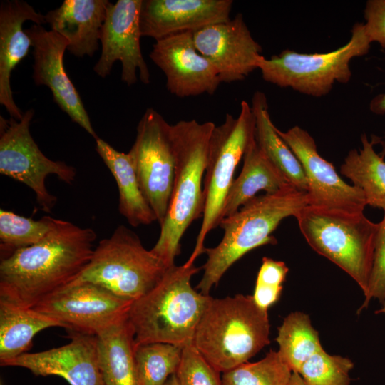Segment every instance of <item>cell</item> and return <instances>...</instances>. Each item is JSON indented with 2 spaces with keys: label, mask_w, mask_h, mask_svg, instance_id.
<instances>
[{
  "label": "cell",
  "mask_w": 385,
  "mask_h": 385,
  "mask_svg": "<svg viewBox=\"0 0 385 385\" xmlns=\"http://www.w3.org/2000/svg\"><path fill=\"white\" fill-rule=\"evenodd\" d=\"M242 158L241 172L234 179L226 197L222 220L237 212L258 192L274 193L292 185L268 158L256 138L250 143Z\"/></svg>",
  "instance_id": "7402d4cb"
},
{
  "label": "cell",
  "mask_w": 385,
  "mask_h": 385,
  "mask_svg": "<svg viewBox=\"0 0 385 385\" xmlns=\"http://www.w3.org/2000/svg\"><path fill=\"white\" fill-rule=\"evenodd\" d=\"M215 126L211 121L195 120L172 125L175 156L173 190L159 237L150 250L168 267L175 265L185 232L194 220L202 217L203 180Z\"/></svg>",
  "instance_id": "7a4b0ae2"
},
{
  "label": "cell",
  "mask_w": 385,
  "mask_h": 385,
  "mask_svg": "<svg viewBox=\"0 0 385 385\" xmlns=\"http://www.w3.org/2000/svg\"><path fill=\"white\" fill-rule=\"evenodd\" d=\"M142 190L162 224L169 206L175 170L172 125L153 108H148L137 126L129 150Z\"/></svg>",
  "instance_id": "8fae6325"
},
{
  "label": "cell",
  "mask_w": 385,
  "mask_h": 385,
  "mask_svg": "<svg viewBox=\"0 0 385 385\" xmlns=\"http://www.w3.org/2000/svg\"><path fill=\"white\" fill-rule=\"evenodd\" d=\"M142 0H118L108 3L101 30V54L93 67L94 71L105 78L113 63L122 65L121 80L128 86L140 81L150 83V73L140 48V13Z\"/></svg>",
  "instance_id": "4fadbf2b"
},
{
  "label": "cell",
  "mask_w": 385,
  "mask_h": 385,
  "mask_svg": "<svg viewBox=\"0 0 385 385\" xmlns=\"http://www.w3.org/2000/svg\"><path fill=\"white\" fill-rule=\"evenodd\" d=\"M96 150L117 183L118 210L133 227L148 225L157 221L156 216L142 190L132 158L128 153L115 150L100 138Z\"/></svg>",
  "instance_id": "603a6c76"
},
{
  "label": "cell",
  "mask_w": 385,
  "mask_h": 385,
  "mask_svg": "<svg viewBox=\"0 0 385 385\" xmlns=\"http://www.w3.org/2000/svg\"><path fill=\"white\" fill-rule=\"evenodd\" d=\"M351 33L346 44L327 53H302L285 49L268 59L262 56L257 69L270 83L314 97L325 96L335 83L349 81L351 59L367 54L370 49L371 42L363 23L355 24Z\"/></svg>",
  "instance_id": "9c48e42d"
},
{
  "label": "cell",
  "mask_w": 385,
  "mask_h": 385,
  "mask_svg": "<svg viewBox=\"0 0 385 385\" xmlns=\"http://www.w3.org/2000/svg\"><path fill=\"white\" fill-rule=\"evenodd\" d=\"M309 245L346 272L366 294L374 262L378 223L364 212L307 205L296 215Z\"/></svg>",
  "instance_id": "8992f818"
},
{
  "label": "cell",
  "mask_w": 385,
  "mask_h": 385,
  "mask_svg": "<svg viewBox=\"0 0 385 385\" xmlns=\"http://www.w3.org/2000/svg\"><path fill=\"white\" fill-rule=\"evenodd\" d=\"M276 130L302 166L308 205L350 212L364 211L366 202L362 191L342 180L332 163L319 155L313 137L307 130L298 125L284 132Z\"/></svg>",
  "instance_id": "5bb4252c"
},
{
  "label": "cell",
  "mask_w": 385,
  "mask_h": 385,
  "mask_svg": "<svg viewBox=\"0 0 385 385\" xmlns=\"http://www.w3.org/2000/svg\"><path fill=\"white\" fill-rule=\"evenodd\" d=\"M63 327L58 321L33 307L0 297V364L31 348L35 335L50 327Z\"/></svg>",
  "instance_id": "cb8c5ba5"
},
{
  "label": "cell",
  "mask_w": 385,
  "mask_h": 385,
  "mask_svg": "<svg viewBox=\"0 0 385 385\" xmlns=\"http://www.w3.org/2000/svg\"><path fill=\"white\" fill-rule=\"evenodd\" d=\"M220 373L200 354L193 343L183 348L175 373L180 385H224Z\"/></svg>",
  "instance_id": "836d02e7"
},
{
  "label": "cell",
  "mask_w": 385,
  "mask_h": 385,
  "mask_svg": "<svg viewBox=\"0 0 385 385\" xmlns=\"http://www.w3.org/2000/svg\"><path fill=\"white\" fill-rule=\"evenodd\" d=\"M31 21L34 24L46 23L45 15L37 12L21 0H9L0 6V103L11 118L20 120L24 113L13 98L10 78L13 70L27 56L32 41L23 29V24Z\"/></svg>",
  "instance_id": "ffe728a7"
},
{
  "label": "cell",
  "mask_w": 385,
  "mask_h": 385,
  "mask_svg": "<svg viewBox=\"0 0 385 385\" xmlns=\"http://www.w3.org/2000/svg\"><path fill=\"white\" fill-rule=\"evenodd\" d=\"M267 310L251 295L211 297L199 322L193 344L218 371L246 363L270 342Z\"/></svg>",
  "instance_id": "5b68a950"
},
{
  "label": "cell",
  "mask_w": 385,
  "mask_h": 385,
  "mask_svg": "<svg viewBox=\"0 0 385 385\" xmlns=\"http://www.w3.org/2000/svg\"><path fill=\"white\" fill-rule=\"evenodd\" d=\"M192 34L197 51L215 67L222 83L242 81L257 69L262 49L241 14Z\"/></svg>",
  "instance_id": "2e32d148"
},
{
  "label": "cell",
  "mask_w": 385,
  "mask_h": 385,
  "mask_svg": "<svg viewBox=\"0 0 385 385\" xmlns=\"http://www.w3.org/2000/svg\"><path fill=\"white\" fill-rule=\"evenodd\" d=\"M34 111L29 109L20 120L0 117V173L31 188L41 210L51 212L57 198L46 186L50 175L72 184L76 168L63 161L46 157L33 139L29 126Z\"/></svg>",
  "instance_id": "30bf717a"
},
{
  "label": "cell",
  "mask_w": 385,
  "mask_h": 385,
  "mask_svg": "<svg viewBox=\"0 0 385 385\" xmlns=\"http://www.w3.org/2000/svg\"><path fill=\"white\" fill-rule=\"evenodd\" d=\"M107 0H65L46 15L51 31L64 37L67 50L78 57L92 56L98 50Z\"/></svg>",
  "instance_id": "44dd1931"
},
{
  "label": "cell",
  "mask_w": 385,
  "mask_h": 385,
  "mask_svg": "<svg viewBox=\"0 0 385 385\" xmlns=\"http://www.w3.org/2000/svg\"><path fill=\"white\" fill-rule=\"evenodd\" d=\"M163 385H180L176 374L171 375Z\"/></svg>",
  "instance_id": "f35d334b"
},
{
  "label": "cell",
  "mask_w": 385,
  "mask_h": 385,
  "mask_svg": "<svg viewBox=\"0 0 385 385\" xmlns=\"http://www.w3.org/2000/svg\"><path fill=\"white\" fill-rule=\"evenodd\" d=\"M364 16L366 35L371 43L376 41L385 48V0H369Z\"/></svg>",
  "instance_id": "d590c367"
},
{
  "label": "cell",
  "mask_w": 385,
  "mask_h": 385,
  "mask_svg": "<svg viewBox=\"0 0 385 385\" xmlns=\"http://www.w3.org/2000/svg\"><path fill=\"white\" fill-rule=\"evenodd\" d=\"M54 219L50 216H43L35 220L1 209V250L9 255L17 249L38 243L49 232Z\"/></svg>",
  "instance_id": "4dcf8cb0"
},
{
  "label": "cell",
  "mask_w": 385,
  "mask_h": 385,
  "mask_svg": "<svg viewBox=\"0 0 385 385\" xmlns=\"http://www.w3.org/2000/svg\"><path fill=\"white\" fill-rule=\"evenodd\" d=\"M353 367L349 358L330 355L322 349L302 364L298 374L307 385H350Z\"/></svg>",
  "instance_id": "1f68e13d"
},
{
  "label": "cell",
  "mask_w": 385,
  "mask_h": 385,
  "mask_svg": "<svg viewBox=\"0 0 385 385\" xmlns=\"http://www.w3.org/2000/svg\"><path fill=\"white\" fill-rule=\"evenodd\" d=\"M133 301L89 282L68 285L32 307L58 321L63 328L97 336L128 318Z\"/></svg>",
  "instance_id": "7c38bea8"
},
{
  "label": "cell",
  "mask_w": 385,
  "mask_h": 385,
  "mask_svg": "<svg viewBox=\"0 0 385 385\" xmlns=\"http://www.w3.org/2000/svg\"><path fill=\"white\" fill-rule=\"evenodd\" d=\"M276 341L280 357L292 372L298 373L306 361L323 349L309 315L300 312H292L284 319Z\"/></svg>",
  "instance_id": "83f0119b"
},
{
  "label": "cell",
  "mask_w": 385,
  "mask_h": 385,
  "mask_svg": "<svg viewBox=\"0 0 385 385\" xmlns=\"http://www.w3.org/2000/svg\"><path fill=\"white\" fill-rule=\"evenodd\" d=\"M232 0H142V36L155 41L230 19Z\"/></svg>",
  "instance_id": "d6986e66"
},
{
  "label": "cell",
  "mask_w": 385,
  "mask_h": 385,
  "mask_svg": "<svg viewBox=\"0 0 385 385\" xmlns=\"http://www.w3.org/2000/svg\"><path fill=\"white\" fill-rule=\"evenodd\" d=\"M149 56L165 73L168 91L178 97L212 95L222 83L215 67L197 51L192 31L155 41Z\"/></svg>",
  "instance_id": "9a60e30c"
},
{
  "label": "cell",
  "mask_w": 385,
  "mask_h": 385,
  "mask_svg": "<svg viewBox=\"0 0 385 385\" xmlns=\"http://www.w3.org/2000/svg\"><path fill=\"white\" fill-rule=\"evenodd\" d=\"M2 366L21 367L37 376H60L70 385H104L97 336L78 332H72L65 345L26 352Z\"/></svg>",
  "instance_id": "ac0fdd59"
},
{
  "label": "cell",
  "mask_w": 385,
  "mask_h": 385,
  "mask_svg": "<svg viewBox=\"0 0 385 385\" xmlns=\"http://www.w3.org/2000/svg\"><path fill=\"white\" fill-rule=\"evenodd\" d=\"M309 204L307 192L292 185L274 193L257 195L234 214L223 218L219 227L224 235L217 245L205 249L207 259L203 274L195 289L209 295L227 270L252 250L274 245L271 234L286 217L295 215Z\"/></svg>",
  "instance_id": "277c9868"
},
{
  "label": "cell",
  "mask_w": 385,
  "mask_h": 385,
  "mask_svg": "<svg viewBox=\"0 0 385 385\" xmlns=\"http://www.w3.org/2000/svg\"><path fill=\"white\" fill-rule=\"evenodd\" d=\"M288 270L284 262L262 258L252 295L257 306L268 310L279 300Z\"/></svg>",
  "instance_id": "d6a6232c"
},
{
  "label": "cell",
  "mask_w": 385,
  "mask_h": 385,
  "mask_svg": "<svg viewBox=\"0 0 385 385\" xmlns=\"http://www.w3.org/2000/svg\"><path fill=\"white\" fill-rule=\"evenodd\" d=\"M200 267L174 265L146 294L133 301L128 314L134 346L162 342L182 348L193 343L196 329L211 298L191 286Z\"/></svg>",
  "instance_id": "3957f363"
},
{
  "label": "cell",
  "mask_w": 385,
  "mask_h": 385,
  "mask_svg": "<svg viewBox=\"0 0 385 385\" xmlns=\"http://www.w3.org/2000/svg\"><path fill=\"white\" fill-rule=\"evenodd\" d=\"M290 385H307L299 374L293 372Z\"/></svg>",
  "instance_id": "74e56055"
},
{
  "label": "cell",
  "mask_w": 385,
  "mask_h": 385,
  "mask_svg": "<svg viewBox=\"0 0 385 385\" xmlns=\"http://www.w3.org/2000/svg\"><path fill=\"white\" fill-rule=\"evenodd\" d=\"M369 108L371 112L376 114L385 113V93L376 96L371 101ZM380 155L383 157L385 155V141L383 142V150Z\"/></svg>",
  "instance_id": "8d00e7d4"
},
{
  "label": "cell",
  "mask_w": 385,
  "mask_h": 385,
  "mask_svg": "<svg viewBox=\"0 0 385 385\" xmlns=\"http://www.w3.org/2000/svg\"><path fill=\"white\" fill-rule=\"evenodd\" d=\"M365 299L357 313L366 308L372 299L383 303L385 301V211L378 223L375 240L374 262Z\"/></svg>",
  "instance_id": "e575fe53"
},
{
  "label": "cell",
  "mask_w": 385,
  "mask_h": 385,
  "mask_svg": "<svg viewBox=\"0 0 385 385\" xmlns=\"http://www.w3.org/2000/svg\"><path fill=\"white\" fill-rule=\"evenodd\" d=\"M376 314H385V301L382 303V307L376 312Z\"/></svg>",
  "instance_id": "ab89813d"
},
{
  "label": "cell",
  "mask_w": 385,
  "mask_h": 385,
  "mask_svg": "<svg viewBox=\"0 0 385 385\" xmlns=\"http://www.w3.org/2000/svg\"><path fill=\"white\" fill-rule=\"evenodd\" d=\"M251 107L255 119V138L257 144L292 185L307 192V183L302 166L277 133V128L270 118L265 93L256 91L252 98Z\"/></svg>",
  "instance_id": "484cf974"
},
{
  "label": "cell",
  "mask_w": 385,
  "mask_h": 385,
  "mask_svg": "<svg viewBox=\"0 0 385 385\" xmlns=\"http://www.w3.org/2000/svg\"><path fill=\"white\" fill-rule=\"evenodd\" d=\"M25 31L34 48L35 83L48 86L59 108L96 140L98 136L78 92L64 68L63 55L68 48L67 40L53 31H47L42 25L34 24Z\"/></svg>",
  "instance_id": "e0dca14e"
},
{
  "label": "cell",
  "mask_w": 385,
  "mask_h": 385,
  "mask_svg": "<svg viewBox=\"0 0 385 385\" xmlns=\"http://www.w3.org/2000/svg\"><path fill=\"white\" fill-rule=\"evenodd\" d=\"M104 385H140L135 359L134 334L128 318L97 335Z\"/></svg>",
  "instance_id": "d4e9b609"
},
{
  "label": "cell",
  "mask_w": 385,
  "mask_h": 385,
  "mask_svg": "<svg viewBox=\"0 0 385 385\" xmlns=\"http://www.w3.org/2000/svg\"><path fill=\"white\" fill-rule=\"evenodd\" d=\"M183 348L154 342L134 346V359L140 385H163L176 373Z\"/></svg>",
  "instance_id": "f1b7e54d"
},
{
  "label": "cell",
  "mask_w": 385,
  "mask_h": 385,
  "mask_svg": "<svg viewBox=\"0 0 385 385\" xmlns=\"http://www.w3.org/2000/svg\"><path fill=\"white\" fill-rule=\"evenodd\" d=\"M255 138V119L252 107L245 101L241 102L237 118L227 114L224 122L212 130L203 180L202 221L186 265H193L205 252L207 234L222 220L223 206L234 180L235 169Z\"/></svg>",
  "instance_id": "ba28073f"
},
{
  "label": "cell",
  "mask_w": 385,
  "mask_h": 385,
  "mask_svg": "<svg viewBox=\"0 0 385 385\" xmlns=\"http://www.w3.org/2000/svg\"><path fill=\"white\" fill-rule=\"evenodd\" d=\"M292 371L278 351L270 350L261 360L246 362L224 372V385H290Z\"/></svg>",
  "instance_id": "f546056e"
},
{
  "label": "cell",
  "mask_w": 385,
  "mask_h": 385,
  "mask_svg": "<svg viewBox=\"0 0 385 385\" xmlns=\"http://www.w3.org/2000/svg\"><path fill=\"white\" fill-rule=\"evenodd\" d=\"M362 148L350 150L340 172L363 192L366 205L385 211V161L374 149L376 139L369 141L361 135Z\"/></svg>",
  "instance_id": "4316f807"
},
{
  "label": "cell",
  "mask_w": 385,
  "mask_h": 385,
  "mask_svg": "<svg viewBox=\"0 0 385 385\" xmlns=\"http://www.w3.org/2000/svg\"><path fill=\"white\" fill-rule=\"evenodd\" d=\"M168 268L145 249L137 234L121 225L99 242L88 264L68 285L93 283L135 301L153 288Z\"/></svg>",
  "instance_id": "52a82bcc"
},
{
  "label": "cell",
  "mask_w": 385,
  "mask_h": 385,
  "mask_svg": "<svg viewBox=\"0 0 385 385\" xmlns=\"http://www.w3.org/2000/svg\"><path fill=\"white\" fill-rule=\"evenodd\" d=\"M95 231L54 219L47 235L0 262V297L32 307L76 279L93 255Z\"/></svg>",
  "instance_id": "6da1fadb"
}]
</instances>
